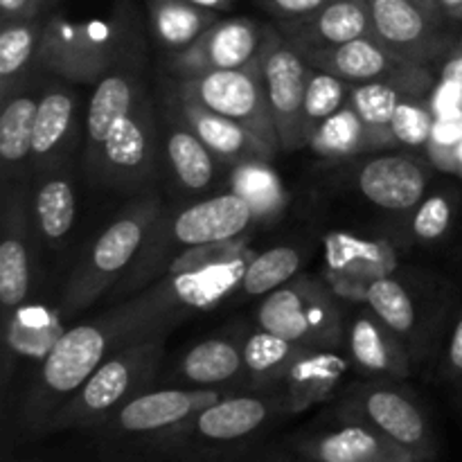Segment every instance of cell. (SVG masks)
I'll use <instances>...</instances> for the list:
<instances>
[{"label":"cell","mask_w":462,"mask_h":462,"mask_svg":"<svg viewBox=\"0 0 462 462\" xmlns=\"http://www.w3.org/2000/svg\"><path fill=\"white\" fill-rule=\"evenodd\" d=\"M253 257V248H246L233 260L165 275L138 298L113 310L122 325L126 346L144 338L165 337L167 329L188 319L189 314L221 305L230 293L242 289L244 273Z\"/></svg>","instance_id":"cell-1"},{"label":"cell","mask_w":462,"mask_h":462,"mask_svg":"<svg viewBox=\"0 0 462 462\" xmlns=\"http://www.w3.org/2000/svg\"><path fill=\"white\" fill-rule=\"evenodd\" d=\"M125 346L122 325L113 311L95 323L66 329L57 346L41 361L23 404V427L27 433L34 438L45 436L54 415L81 391L104 359Z\"/></svg>","instance_id":"cell-2"},{"label":"cell","mask_w":462,"mask_h":462,"mask_svg":"<svg viewBox=\"0 0 462 462\" xmlns=\"http://www.w3.org/2000/svg\"><path fill=\"white\" fill-rule=\"evenodd\" d=\"M255 219L251 206L235 192L203 199L179 210L174 217L162 212L117 293L138 289L152 278L165 275L170 262L188 248L244 237Z\"/></svg>","instance_id":"cell-3"},{"label":"cell","mask_w":462,"mask_h":462,"mask_svg":"<svg viewBox=\"0 0 462 462\" xmlns=\"http://www.w3.org/2000/svg\"><path fill=\"white\" fill-rule=\"evenodd\" d=\"M280 413H289L284 397H221L167 438L153 451V458L161 462H228Z\"/></svg>","instance_id":"cell-4"},{"label":"cell","mask_w":462,"mask_h":462,"mask_svg":"<svg viewBox=\"0 0 462 462\" xmlns=\"http://www.w3.org/2000/svg\"><path fill=\"white\" fill-rule=\"evenodd\" d=\"M161 215V199L144 197L102 230L63 289V314L75 316L97 302L131 269Z\"/></svg>","instance_id":"cell-5"},{"label":"cell","mask_w":462,"mask_h":462,"mask_svg":"<svg viewBox=\"0 0 462 462\" xmlns=\"http://www.w3.org/2000/svg\"><path fill=\"white\" fill-rule=\"evenodd\" d=\"M162 355H165L162 337L129 343L113 352L81 386V391L54 415L45 433L99 427L126 402L147 391L156 377Z\"/></svg>","instance_id":"cell-6"},{"label":"cell","mask_w":462,"mask_h":462,"mask_svg":"<svg viewBox=\"0 0 462 462\" xmlns=\"http://www.w3.org/2000/svg\"><path fill=\"white\" fill-rule=\"evenodd\" d=\"M226 397L215 388H162V391H144L126 402L122 409L99 427L90 429L97 433L102 445H106V458H111L122 445H134L122 462H134L135 458L153 456V451L180 427L189 422L194 415L206 411L215 402Z\"/></svg>","instance_id":"cell-7"},{"label":"cell","mask_w":462,"mask_h":462,"mask_svg":"<svg viewBox=\"0 0 462 462\" xmlns=\"http://www.w3.org/2000/svg\"><path fill=\"white\" fill-rule=\"evenodd\" d=\"M125 48L126 30L117 18L70 21L66 16H50L36 61L63 79L90 84L111 72Z\"/></svg>","instance_id":"cell-8"},{"label":"cell","mask_w":462,"mask_h":462,"mask_svg":"<svg viewBox=\"0 0 462 462\" xmlns=\"http://www.w3.org/2000/svg\"><path fill=\"white\" fill-rule=\"evenodd\" d=\"M262 329L311 350H337L343 338V316L328 284L298 278L275 289L257 310Z\"/></svg>","instance_id":"cell-9"},{"label":"cell","mask_w":462,"mask_h":462,"mask_svg":"<svg viewBox=\"0 0 462 462\" xmlns=\"http://www.w3.org/2000/svg\"><path fill=\"white\" fill-rule=\"evenodd\" d=\"M176 95L192 99V102L246 126L271 152H280L278 134H275L273 117H271L269 102H266L264 84H262L260 57L251 66L237 68V70H217L185 77L176 84Z\"/></svg>","instance_id":"cell-10"},{"label":"cell","mask_w":462,"mask_h":462,"mask_svg":"<svg viewBox=\"0 0 462 462\" xmlns=\"http://www.w3.org/2000/svg\"><path fill=\"white\" fill-rule=\"evenodd\" d=\"M260 72L280 152L302 149L310 144L302 122L307 81L311 72L310 61L282 32L269 30L260 52Z\"/></svg>","instance_id":"cell-11"},{"label":"cell","mask_w":462,"mask_h":462,"mask_svg":"<svg viewBox=\"0 0 462 462\" xmlns=\"http://www.w3.org/2000/svg\"><path fill=\"white\" fill-rule=\"evenodd\" d=\"M88 165L104 185L113 188L134 189L152 180L158 165V129L147 99H140L138 106L113 126Z\"/></svg>","instance_id":"cell-12"},{"label":"cell","mask_w":462,"mask_h":462,"mask_svg":"<svg viewBox=\"0 0 462 462\" xmlns=\"http://www.w3.org/2000/svg\"><path fill=\"white\" fill-rule=\"evenodd\" d=\"M373 36L409 61L438 57L451 48L442 25L447 21L431 0H368Z\"/></svg>","instance_id":"cell-13"},{"label":"cell","mask_w":462,"mask_h":462,"mask_svg":"<svg viewBox=\"0 0 462 462\" xmlns=\"http://www.w3.org/2000/svg\"><path fill=\"white\" fill-rule=\"evenodd\" d=\"M343 418L347 422L368 424L418 460H429L436 451L431 429L420 406L395 388H359L343 402Z\"/></svg>","instance_id":"cell-14"},{"label":"cell","mask_w":462,"mask_h":462,"mask_svg":"<svg viewBox=\"0 0 462 462\" xmlns=\"http://www.w3.org/2000/svg\"><path fill=\"white\" fill-rule=\"evenodd\" d=\"M266 32L251 18H226L208 27L189 48L171 54V72L185 77L246 68L260 57Z\"/></svg>","instance_id":"cell-15"},{"label":"cell","mask_w":462,"mask_h":462,"mask_svg":"<svg viewBox=\"0 0 462 462\" xmlns=\"http://www.w3.org/2000/svg\"><path fill=\"white\" fill-rule=\"evenodd\" d=\"M328 287L337 298L365 302L368 287L397 269V255L386 239H364L347 233L325 237Z\"/></svg>","instance_id":"cell-16"},{"label":"cell","mask_w":462,"mask_h":462,"mask_svg":"<svg viewBox=\"0 0 462 462\" xmlns=\"http://www.w3.org/2000/svg\"><path fill=\"white\" fill-rule=\"evenodd\" d=\"M431 90L433 75L427 63L409 61L393 70L391 75L352 86L347 104L355 108L356 116L368 126L374 144L388 147V144H393L388 129H391V120L400 104L411 97H429Z\"/></svg>","instance_id":"cell-17"},{"label":"cell","mask_w":462,"mask_h":462,"mask_svg":"<svg viewBox=\"0 0 462 462\" xmlns=\"http://www.w3.org/2000/svg\"><path fill=\"white\" fill-rule=\"evenodd\" d=\"M280 32L300 50L334 48L373 36L368 0H329L310 16L280 21Z\"/></svg>","instance_id":"cell-18"},{"label":"cell","mask_w":462,"mask_h":462,"mask_svg":"<svg viewBox=\"0 0 462 462\" xmlns=\"http://www.w3.org/2000/svg\"><path fill=\"white\" fill-rule=\"evenodd\" d=\"M356 185L373 206L404 212L424 201L427 171L413 158L388 153L365 162L356 176Z\"/></svg>","instance_id":"cell-19"},{"label":"cell","mask_w":462,"mask_h":462,"mask_svg":"<svg viewBox=\"0 0 462 462\" xmlns=\"http://www.w3.org/2000/svg\"><path fill=\"white\" fill-rule=\"evenodd\" d=\"M174 106L185 125L201 138V143L210 149L217 161L239 165L246 161L275 158V153L262 140H257L246 126L237 125L235 120H228L192 99L180 97V95H176Z\"/></svg>","instance_id":"cell-20"},{"label":"cell","mask_w":462,"mask_h":462,"mask_svg":"<svg viewBox=\"0 0 462 462\" xmlns=\"http://www.w3.org/2000/svg\"><path fill=\"white\" fill-rule=\"evenodd\" d=\"M30 244H27V208L21 192H12L3 208V242H0V307L7 320L27 302L32 284Z\"/></svg>","instance_id":"cell-21"},{"label":"cell","mask_w":462,"mask_h":462,"mask_svg":"<svg viewBox=\"0 0 462 462\" xmlns=\"http://www.w3.org/2000/svg\"><path fill=\"white\" fill-rule=\"evenodd\" d=\"M298 451L311 462H422L361 422H347L337 431L310 438L300 442Z\"/></svg>","instance_id":"cell-22"},{"label":"cell","mask_w":462,"mask_h":462,"mask_svg":"<svg viewBox=\"0 0 462 462\" xmlns=\"http://www.w3.org/2000/svg\"><path fill=\"white\" fill-rule=\"evenodd\" d=\"M300 52L305 54L311 68L329 72L352 86L386 77L409 63V59H402L374 36H364V39H355L350 43L334 45V48L300 50Z\"/></svg>","instance_id":"cell-23"},{"label":"cell","mask_w":462,"mask_h":462,"mask_svg":"<svg viewBox=\"0 0 462 462\" xmlns=\"http://www.w3.org/2000/svg\"><path fill=\"white\" fill-rule=\"evenodd\" d=\"M143 97L140 84L126 70H111L97 81L86 113V162L99 152L113 126L129 116Z\"/></svg>","instance_id":"cell-24"},{"label":"cell","mask_w":462,"mask_h":462,"mask_svg":"<svg viewBox=\"0 0 462 462\" xmlns=\"http://www.w3.org/2000/svg\"><path fill=\"white\" fill-rule=\"evenodd\" d=\"M347 343L352 361L365 373L388 377H406L411 373L409 355L402 346L400 334L383 325L373 311L356 316L347 334Z\"/></svg>","instance_id":"cell-25"},{"label":"cell","mask_w":462,"mask_h":462,"mask_svg":"<svg viewBox=\"0 0 462 462\" xmlns=\"http://www.w3.org/2000/svg\"><path fill=\"white\" fill-rule=\"evenodd\" d=\"M347 373V359L334 350H311L302 356L284 382V406L300 413L332 397Z\"/></svg>","instance_id":"cell-26"},{"label":"cell","mask_w":462,"mask_h":462,"mask_svg":"<svg viewBox=\"0 0 462 462\" xmlns=\"http://www.w3.org/2000/svg\"><path fill=\"white\" fill-rule=\"evenodd\" d=\"M61 311L43 302H25L3 320L5 347L12 355L30 361H43L63 337Z\"/></svg>","instance_id":"cell-27"},{"label":"cell","mask_w":462,"mask_h":462,"mask_svg":"<svg viewBox=\"0 0 462 462\" xmlns=\"http://www.w3.org/2000/svg\"><path fill=\"white\" fill-rule=\"evenodd\" d=\"M310 352L311 347L298 346L260 328L244 341V374L255 388L284 386L298 361Z\"/></svg>","instance_id":"cell-28"},{"label":"cell","mask_w":462,"mask_h":462,"mask_svg":"<svg viewBox=\"0 0 462 462\" xmlns=\"http://www.w3.org/2000/svg\"><path fill=\"white\" fill-rule=\"evenodd\" d=\"M75 111L77 97L66 86H50L41 93L30 156L34 165H52L54 156L68 143Z\"/></svg>","instance_id":"cell-29"},{"label":"cell","mask_w":462,"mask_h":462,"mask_svg":"<svg viewBox=\"0 0 462 462\" xmlns=\"http://www.w3.org/2000/svg\"><path fill=\"white\" fill-rule=\"evenodd\" d=\"M153 34L171 54L189 48L208 27L219 21V12L203 9L188 0H149Z\"/></svg>","instance_id":"cell-30"},{"label":"cell","mask_w":462,"mask_h":462,"mask_svg":"<svg viewBox=\"0 0 462 462\" xmlns=\"http://www.w3.org/2000/svg\"><path fill=\"white\" fill-rule=\"evenodd\" d=\"M244 374V346L233 338H208L197 343L179 365V377L199 388L219 386Z\"/></svg>","instance_id":"cell-31"},{"label":"cell","mask_w":462,"mask_h":462,"mask_svg":"<svg viewBox=\"0 0 462 462\" xmlns=\"http://www.w3.org/2000/svg\"><path fill=\"white\" fill-rule=\"evenodd\" d=\"M167 162L174 171L176 180L189 192H201L215 179V156L201 143L197 134L176 113L174 125L167 131L165 140Z\"/></svg>","instance_id":"cell-32"},{"label":"cell","mask_w":462,"mask_h":462,"mask_svg":"<svg viewBox=\"0 0 462 462\" xmlns=\"http://www.w3.org/2000/svg\"><path fill=\"white\" fill-rule=\"evenodd\" d=\"M39 99V93L23 88H14L7 97H3L0 158H3L5 167H18L25 161H30Z\"/></svg>","instance_id":"cell-33"},{"label":"cell","mask_w":462,"mask_h":462,"mask_svg":"<svg viewBox=\"0 0 462 462\" xmlns=\"http://www.w3.org/2000/svg\"><path fill=\"white\" fill-rule=\"evenodd\" d=\"M230 192L242 197L251 206L257 219H271L282 215L287 208V189L280 180L271 161H246L233 167Z\"/></svg>","instance_id":"cell-34"},{"label":"cell","mask_w":462,"mask_h":462,"mask_svg":"<svg viewBox=\"0 0 462 462\" xmlns=\"http://www.w3.org/2000/svg\"><path fill=\"white\" fill-rule=\"evenodd\" d=\"M34 219L39 233L50 246H57L72 230L77 219L75 185L68 176L52 174L34 192Z\"/></svg>","instance_id":"cell-35"},{"label":"cell","mask_w":462,"mask_h":462,"mask_svg":"<svg viewBox=\"0 0 462 462\" xmlns=\"http://www.w3.org/2000/svg\"><path fill=\"white\" fill-rule=\"evenodd\" d=\"M310 149L325 161H343L368 149H377V144L364 120L347 104L328 120L320 122L319 129L311 134Z\"/></svg>","instance_id":"cell-36"},{"label":"cell","mask_w":462,"mask_h":462,"mask_svg":"<svg viewBox=\"0 0 462 462\" xmlns=\"http://www.w3.org/2000/svg\"><path fill=\"white\" fill-rule=\"evenodd\" d=\"M45 23L39 16L7 21L0 27V86L3 97H7L14 88H18V79L32 59L39 57L41 36Z\"/></svg>","instance_id":"cell-37"},{"label":"cell","mask_w":462,"mask_h":462,"mask_svg":"<svg viewBox=\"0 0 462 462\" xmlns=\"http://www.w3.org/2000/svg\"><path fill=\"white\" fill-rule=\"evenodd\" d=\"M300 264L302 255L293 246H275L257 253L244 273L242 291L246 296H269L271 291L291 282Z\"/></svg>","instance_id":"cell-38"},{"label":"cell","mask_w":462,"mask_h":462,"mask_svg":"<svg viewBox=\"0 0 462 462\" xmlns=\"http://www.w3.org/2000/svg\"><path fill=\"white\" fill-rule=\"evenodd\" d=\"M365 305L370 307L374 316L382 320L383 325L393 329L400 337L413 332L415 328V305L413 298L404 289L400 280L393 275L388 278L374 280L365 293Z\"/></svg>","instance_id":"cell-39"},{"label":"cell","mask_w":462,"mask_h":462,"mask_svg":"<svg viewBox=\"0 0 462 462\" xmlns=\"http://www.w3.org/2000/svg\"><path fill=\"white\" fill-rule=\"evenodd\" d=\"M352 84L338 79V77L329 75V72L311 68L310 81H307V93H305V111H302V122H305V134L307 140L311 138L320 122L328 120L343 106L350 102Z\"/></svg>","instance_id":"cell-40"},{"label":"cell","mask_w":462,"mask_h":462,"mask_svg":"<svg viewBox=\"0 0 462 462\" xmlns=\"http://www.w3.org/2000/svg\"><path fill=\"white\" fill-rule=\"evenodd\" d=\"M436 113H433L429 97H411L400 104L391 120L393 144H409V147H427L431 138Z\"/></svg>","instance_id":"cell-41"},{"label":"cell","mask_w":462,"mask_h":462,"mask_svg":"<svg viewBox=\"0 0 462 462\" xmlns=\"http://www.w3.org/2000/svg\"><path fill=\"white\" fill-rule=\"evenodd\" d=\"M454 201L445 194H433V197L424 199L418 210H415L411 233L420 242H438V239L449 233L451 224H454Z\"/></svg>","instance_id":"cell-42"},{"label":"cell","mask_w":462,"mask_h":462,"mask_svg":"<svg viewBox=\"0 0 462 462\" xmlns=\"http://www.w3.org/2000/svg\"><path fill=\"white\" fill-rule=\"evenodd\" d=\"M462 140V116H438L433 125L431 138L427 143V153L433 165L442 171L454 174L456 152Z\"/></svg>","instance_id":"cell-43"},{"label":"cell","mask_w":462,"mask_h":462,"mask_svg":"<svg viewBox=\"0 0 462 462\" xmlns=\"http://www.w3.org/2000/svg\"><path fill=\"white\" fill-rule=\"evenodd\" d=\"M429 104L438 116H462V84L442 79L429 93Z\"/></svg>","instance_id":"cell-44"},{"label":"cell","mask_w":462,"mask_h":462,"mask_svg":"<svg viewBox=\"0 0 462 462\" xmlns=\"http://www.w3.org/2000/svg\"><path fill=\"white\" fill-rule=\"evenodd\" d=\"M328 3L329 0H260L262 7L269 9L280 21H296V18L310 16Z\"/></svg>","instance_id":"cell-45"},{"label":"cell","mask_w":462,"mask_h":462,"mask_svg":"<svg viewBox=\"0 0 462 462\" xmlns=\"http://www.w3.org/2000/svg\"><path fill=\"white\" fill-rule=\"evenodd\" d=\"M48 0H0V21H18V18L39 16L41 7Z\"/></svg>","instance_id":"cell-46"},{"label":"cell","mask_w":462,"mask_h":462,"mask_svg":"<svg viewBox=\"0 0 462 462\" xmlns=\"http://www.w3.org/2000/svg\"><path fill=\"white\" fill-rule=\"evenodd\" d=\"M445 361L451 377L462 379V314L458 316V320H456L454 329H451L449 343H447Z\"/></svg>","instance_id":"cell-47"},{"label":"cell","mask_w":462,"mask_h":462,"mask_svg":"<svg viewBox=\"0 0 462 462\" xmlns=\"http://www.w3.org/2000/svg\"><path fill=\"white\" fill-rule=\"evenodd\" d=\"M442 79H451L462 84V39L449 48V59L442 66Z\"/></svg>","instance_id":"cell-48"},{"label":"cell","mask_w":462,"mask_h":462,"mask_svg":"<svg viewBox=\"0 0 462 462\" xmlns=\"http://www.w3.org/2000/svg\"><path fill=\"white\" fill-rule=\"evenodd\" d=\"M436 7L449 23H462V0H436Z\"/></svg>","instance_id":"cell-49"},{"label":"cell","mask_w":462,"mask_h":462,"mask_svg":"<svg viewBox=\"0 0 462 462\" xmlns=\"http://www.w3.org/2000/svg\"><path fill=\"white\" fill-rule=\"evenodd\" d=\"M188 3L199 5L203 9H212V12H224V9L233 5V0H188Z\"/></svg>","instance_id":"cell-50"},{"label":"cell","mask_w":462,"mask_h":462,"mask_svg":"<svg viewBox=\"0 0 462 462\" xmlns=\"http://www.w3.org/2000/svg\"><path fill=\"white\" fill-rule=\"evenodd\" d=\"M454 174L460 176L462 179V140L458 144V152H456V167H454Z\"/></svg>","instance_id":"cell-51"},{"label":"cell","mask_w":462,"mask_h":462,"mask_svg":"<svg viewBox=\"0 0 462 462\" xmlns=\"http://www.w3.org/2000/svg\"><path fill=\"white\" fill-rule=\"evenodd\" d=\"M3 462H59V460H45V458H5Z\"/></svg>","instance_id":"cell-52"},{"label":"cell","mask_w":462,"mask_h":462,"mask_svg":"<svg viewBox=\"0 0 462 462\" xmlns=\"http://www.w3.org/2000/svg\"><path fill=\"white\" fill-rule=\"evenodd\" d=\"M48 3H52V5H54V3H59V0H48Z\"/></svg>","instance_id":"cell-53"},{"label":"cell","mask_w":462,"mask_h":462,"mask_svg":"<svg viewBox=\"0 0 462 462\" xmlns=\"http://www.w3.org/2000/svg\"><path fill=\"white\" fill-rule=\"evenodd\" d=\"M431 3H436V0H431Z\"/></svg>","instance_id":"cell-54"}]
</instances>
